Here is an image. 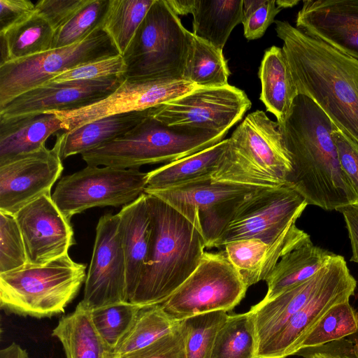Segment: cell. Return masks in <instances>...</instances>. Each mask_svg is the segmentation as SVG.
Masks as SVG:
<instances>
[{
  "instance_id": "obj_17",
  "label": "cell",
  "mask_w": 358,
  "mask_h": 358,
  "mask_svg": "<svg viewBox=\"0 0 358 358\" xmlns=\"http://www.w3.org/2000/svg\"><path fill=\"white\" fill-rule=\"evenodd\" d=\"M357 282L343 257H339L332 274L313 298L296 313L264 347L257 358H285L296 355L313 327L334 305L349 301Z\"/></svg>"
},
{
  "instance_id": "obj_38",
  "label": "cell",
  "mask_w": 358,
  "mask_h": 358,
  "mask_svg": "<svg viewBox=\"0 0 358 358\" xmlns=\"http://www.w3.org/2000/svg\"><path fill=\"white\" fill-rule=\"evenodd\" d=\"M228 317L227 311L217 310L182 320L186 330V358H210L215 336Z\"/></svg>"
},
{
  "instance_id": "obj_30",
  "label": "cell",
  "mask_w": 358,
  "mask_h": 358,
  "mask_svg": "<svg viewBox=\"0 0 358 358\" xmlns=\"http://www.w3.org/2000/svg\"><path fill=\"white\" fill-rule=\"evenodd\" d=\"M192 34L222 50L234 27L243 22V0H194Z\"/></svg>"
},
{
  "instance_id": "obj_24",
  "label": "cell",
  "mask_w": 358,
  "mask_h": 358,
  "mask_svg": "<svg viewBox=\"0 0 358 358\" xmlns=\"http://www.w3.org/2000/svg\"><path fill=\"white\" fill-rule=\"evenodd\" d=\"M336 254L314 245L310 236L285 252L265 281L268 291L262 299L268 301L314 275Z\"/></svg>"
},
{
  "instance_id": "obj_19",
  "label": "cell",
  "mask_w": 358,
  "mask_h": 358,
  "mask_svg": "<svg viewBox=\"0 0 358 358\" xmlns=\"http://www.w3.org/2000/svg\"><path fill=\"white\" fill-rule=\"evenodd\" d=\"M122 78L46 83L13 99L0 109V121L37 115L50 110L80 108L110 95Z\"/></svg>"
},
{
  "instance_id": "obj_18",
  "label": "cell",
  "mask_w": 358,
  "mask_h": 358,
  "mask_svg": "<svg viewBox=\"0 0 358 358\" xmlns=\"http://www.w3.org/2000/svg\"><path fill=\"white\" fill-rule=\"evenodd\" d=\"M14 217L29 264L43 265L58 259L76 243L70 219L60 211L50 193L28 203Z\"/></svg>"
},
{
  "instance_id": "obj_25",
  "label": "cell",
  "mask_w": 358,
  "mask_h": 358,
  "mask_svg": "<svg viewBox=\"0 0 358 358\" xmlns=\"http://www.w3.org/2000/svg\"><path fill=\"white\" fill-rule=\"evenodd\" d=\"M61 129L64 130L62 122L49 111L0 121V165L40 150L51 135Z\"/></svg>"
},
{
  "instance_id": "obj_47",
  "label": "cell",
  "mask_w": 358,
  "mask_h": 358,
  "mask_svg": "<svg viewBox=\"0 0 358 358\" xmlns=\"http://www.w3.org/2000/svg\"><path fill=\"white\" fill-rule=\"evenodd\" d=\"M352 343L341 339L317 348L300 350L296 355L306 352H309L308 355H304L307 358H356L352 352Z\"/></svg>"
},
{
  "instance_id": "obj_13",
  "label": "cell",
  "mask_w": 358,
  "mask_h": 358,
  "mask_svg": "<svg viewBox=\"0 0 358 358\" xmlns=\"http://www.w3.org/2000/svg\"><path fill=\"white\" fill-rule=\"evenodd\" d=\"M251 106L244 91L228 85L198 88L152 108L150 115L168 126H187L227 134Z\"/></svg>"
},
{
  "instance_id": "obj_44",
  "label": "cell",
  "mask_w": 358,
  "mask_h": 358,
  "mask_svg": "<svg viewBox=\"0 0 358 358\" xmlns=\"http://www.w3.org/2000/svg\"><path fill=\"white\" fill-rule=\"evenodd\" d=\"M90 0H41L35 9L54 31L65 25Z\"/></svg>"
},
{
  "instance_id": "obj_49",
  "label": "cell",
  "mask_w": 358,
  "mask_h": 358,
  "mask_svg": "<svg viewBox=\"0 0 358 358\" xmlns=\"http://www.w3.org/2000/svg\"><path fill=\"white\" fill-rule=\"evenodd\" d=\"M166 3L176 15L192 13L194 0H165Z\"/></svg>"
},
{
  "instance_id": "obj_36",
  "label": "cell",
  "mask_w": 358,
  "mask_h": 358,
  "mask_svg": "<svg viewBox=\"0 0 358 358\" xmlns=\"http://www.w3.org/2000/svg\"><path fill=\"white\" fill-rule=\"evenodd\" d=\"M358 331V313L349 301L333 306L306 336L300 350L313 349Z\"/></svg>"
},
{
  "instance_id": "obj_28",
  "label": "cell",
  "mask_w": 358,
  "mask_h": 358,
  "mask_svg": "<svg viewBox=\"0 0 358 358\" xmlns=\"http://www.w3.org/2000/svg\"><path fill=\"white\" fill-rule=\"evenodd\" d=\"M229 144L224 139L200 152L165 164L147 173V189H162L210 178L217 169Z\"/></svg>"
},
{
  "instance_id": "obj_14",
  "label": "cell",
  "mask_w": 358,
  "mask_h": 358,
  "mask_svg": "<svg viewBox=\"0 0 358 358\" xmlns=\"http://www.w3.org/2000/svg\"><path fill=\"white\" fill-rule=\"evenodd\" d=\"M127 269L118 214L101 216L80 303L90 310L127 302Z\"/></svg>"
},
{
  "instance_id": "obj_34",
  "label": "cell",
  "mask_w": 358,
  "mask_h": 358,
  "mask_svg": "<svg viewBox=\"0 0 358 358\" xmlns=\"http://www.w3.org/2000/svg\"><path fill=\"white\" fill-rule=\"evenodd\" d=\"M155 0H109L101 29L120 55L130 45Z\"/></svg>"
},
{
  "instance_id": "obj_1",
  "label": "cell",
  "mask_w": 358,
  "mask_h": 358,
  "mask_svg": "<svg viewBox=\"0 0 358 358\" xmlns=\"http://www.w3.org/2000/svg\"><path fill=\"white\" fill-rule=\"evenodd\" d=\"M278 123L292 163L288 187L308 205L326 210L356 204L355 192L340 167L331 136L334 124L319 106L299 94Z\"/></svg>"
},
{
  "instance_id": "obj_31",
  "label": "cell",
  "mask_w": 358,
  "mask_h": 358,
  "mask_svg": "<svg viewBox=\"0 0 358 358\" xmlns=\"http://www.w3.org/2000/svg\"><path fill=\"white\" fill-rule=\"evenodd\" d=\"M54 35L55 31L50 24L35 9L0 32V65L50 50Z\"/></svg>"
},
{
  "instance_id": "obj_26",
  "label": "cell",
  "mask_w": 358,
  "mask_h": 358,
  "mask_svg": "<svg viewBox=\"0 0 358 358\" xmlns=\"http://www.w3.org/2000/svg\"><path fill=\"white\" fill-rule=\"evenodd\" d=\"M151 109L103 117L73 131L60 134L61 159L63 160L71 155H81L124 136L149 116Z\"/></svg>"
},
{
  "instance_id": "obj_51",
  "label": "cell",
  "mask_w": 358,
  "mask_h": 358,
  "mask_svg": "<svg viewBox=\"0 0 358 358\" xmlns=\"http://www.w3.org/2000/svg\"><path fill=\"white\" fill-rule=\"evenodd\" d=\"M264 2V0L258 1H250V0H243V19L249 16L256 9H257Z\"/></svg>"
},
{
  "instance_id": "obj_15",
  "label": "cell",
  "mask_w": 358,
  "mask_h": 358,
  "mask_svg": "<svg viewBox=\"0 0 358 358\" xmlns=\"http://www.w3.org/2000/svg\"><path fill=\"white\" fill-rule=\"evenodd\" d=\"M198 88L201 87L184 80L123 79L114 92L97 102L80 108L49 112L61 120L65 131H71L103 117L149 110Z\"/></svg>"
},
{
  "instance_id": "obj_7",
  "label": "cell",
  "mask_w": 358,
  "mask_h": 358,
  "mask_svg": "<svg viewBox=\"0 0 358 358\" xmlns=\"http://www.w3.org/2000/svg\"><path fill=\"white\" fill-rule=\"evenodd\" d=\"M192 37L165 0H155L122 55L124 79L183 80Z\"/></svg>"
},
{
  "instance_id": "obj_20",
  "label": "cell",
  "mask_w": 358,
  "mask_h": 358,
  "mask_svg": "<svg viewBox=\"0 0 358 358\" xmlns=\"http://www.w3.org/2000/svg\"><path fill=\"white\" fill-rule=\"evenodd\" d=\"M296 27L358 61V0H306Z\"/></svg>"
},
{
  "instance_id": "obj_27",
  "label": "cell",
  "mask_w": 358,
  "mask_h": 358,
  "mask_svg": "<svg viewBox=\"0 0 358 358\" xmlns=\"http://www.w3.org/2000/svg\"><path fill=\"white\" fill-rule=\"evenodd\" d=\"M258 76L262 84L259 99L277 122H281L298 95L282 48L273 45L264 51Z\"/></svg>"
},
{
  "instance_id": "obj_10",
  "label": "cell",
  "mask_w": 358,
  "mask_h": 358,
  "mask_svg": "<svg viewBox=\"0 0 358 358\" xmlns=\"http://www.w3.org/2000/svg\"><path fill=\"white\" fill-rule=\"evenodd\" d=\"M247 289L224 250L205 252L194 271L161 304L173 320L182 321L209 312L231 310Z\"/></svg>"
},
{
  "instance_id": "obj_21",
  "label": "cell",
  "mask_w": 358,
  "mask_h": 358,
  "mask_svg": "<svg viewBox=\"0 0 358 358\" xmlns=\"http://www.w3.org/2000/svg\"><path fill=\"white\" fill-rule=\"evenodd\" d=\"M339 257L336 255L307 280L290 287L272 299L262 300L250 308L255 317L258 350L277 334L324 285L334 271Z\"/></svg>"
},
{
  "instance_id": "obj_8",
  "label": "cell",
  "mask_w": 358,
  "mask_h": 358,
  "mask_svg": "<svg viewBox=\"0 0 358 358\" xmlns=\"http://www.w3.org/2000/svg\"><path fill=\"white\" fill-rule=\"evenodd\" d=\"M260 187L213 181L210 178L145 194L166 202L201 236L206 248H212L245 201Z\"/></svg>"
},
{
  "instance_id": "obj_33",
  "label": "cell",
  "mask_w": 358,
  "mask_h": 358,
  "mask_svg": "<svg viewBox=\"0 0 358 358\" xmlns=\"http://www.w3.org/2000/svg\"><path fill=\"white\" fill-rule=\"evenodd\" d=\"M229 75L222 50L192 34L183 80L201 88L222 87L229 85Z\"/></svg>"
},
{
  "instance_id": "obj_41",
  "label": "cell",
  "mask_w": 358,
  "mask_h": 358,
  "mask_svg": "<svg viewBox=\"0 0 358 358\" xmlns=\"http://www.w3.org/2000/svg\"><path fill=\"white\" fill-rule=\"evenodd\" d=\"M126 70L124 58L119 55L83 64L55 76L48 82L61 83L109 78L124 79Z\"/></svg>"
},
{
  "instance_id": "obj_22",
  "label": "cell",
  "mask_w": 358,
  "mask_h": 358,
  "mask_svg": "<svg viewBox=\"0 0 358 358\" xmlns=\"http://www.w3.org/2000/svg\"><path fill=\"white\" fill-rule=\"evenodd\" d=\"M119 229L127 269L128 301L138 284L147 263L152 233V223L146 194L124 206L117 213Z\"/></svg>"
},
{
  "instance_id": "obj_12",
  "label": "cell",
  "mask_w": 358,
  "mask_h": 358,
  "mask_svg": "<svg viewBox=\"0 0 358 358\" xmlns=\"http://www.w3.org/2000/svg\"><path fill=\"white\" fill-rule=\"evenodd\" d=\"M307 206L292 187L260 188L245 201L213 248L245 238L274 245L300 229L296 222Z\"/></svg>"
},
{
  "instance_id": "obj_45",
  "label": "cell",
  "mask_w": 358,
  "mask_h": 358,
  "mask_svg": "<svg viewBox=\"0 0 358 358\" xmlns=\"http://www.w3.org/2000/svg\"><path fill=\"white\" fill-rule=\"evenodd\" d=\"M275 0H264L262 4L247 17L243 19L244 36L248 41L261 38L268 27L275 22L281 11Z\"/></svg>"
},
{
  "instance_id": "obj_46",
  "label": "cell",
  "mask_w": 358,
  "mask_h": 358,
  "mask_svg": "<svg viewBox=\"0 0 358 358\" xmlns=\"http://www.w3.org/2000/svg\"><path fill=\"white\" fill-rule=\"evenodd\" d=\"M35 6L28 0H0V32L33 13Z\"/></svg>"
},
{
  "instance_id": "obj_32",
  "label": "cell",
  "mask_w": 358,
  "mask_h": 358,
  "mask_svg": "<svg viewBox=\"0 0 358 358\" xmlns=\"http://www.w3.org/2000/svg\"><path fill=\"white\" fill-rule=\"evenodd\" d=\"M258 338L254 312L229 315L215 336L210 358H257Z\"/></svg>"
},
{
  "instance_id": "obj_40",
  "label": "cell",
  "mask_w": 358,
  "mask_h": 358,
  "mask_svg": "<svg viewBox=\"0 0 358 358\" xmlns=\"http://www.w3.org/2000/svg\"><path fill=\"white\" fill-rule=\"evenodd\" d=\"M27 264L24 241L14 215L0 212V273Z\"/></svg>"
},
{
  "instance_id": "obj_4",
  "label": "cell",
  "mask_w": 358,
  "mask_h": 358,
  "mask_svg": "<svg viewBox=\"0 0 358 358\" xmlns=\"http://www.w3.org/2000/svg\"><path fill=\"white\" fill-rule=\"evenodd\" d=\"M229 139L212 180L260 188L288 187L292 163L277 121L257 110Z\"/></svg>"
},
{
  "instance_id": "obj_39",
  "label": "cell",
  "mask_w": 358,
  "mask_h": 358,
  "mask_svg": "<svg viewBox=\"0 0 358 358\" xmlns=\"http://www.w3.org/2000/svg\"><path fill=\"white\" fill-rule=\"evenodd\" d=\"M109 0H90L65 25L55 31L51 49L80 42L101 27Z\"/></svg>"
},
{
  "instance_id": "obj_29",
  "label": "cell",
  "mask_w": 358,
  "mask_h": 358,
  "mask_svg": "<svg viewBox=\"0 0 358 358\" xmlns=\"http://www.w3.org/2000/svg\"><path fill=\"white\" fill-rule=\"evenodd\" d=\"M52 334L61 342L66 358H112L113 352L93 324L91 310L80 303L59 320Z\"/></svg>"
},
{
  "instance_id": "obj_11",
  "label": "cell",
  "mask_w": 358,
  "mask_h": 358,
  "mask_svg": "<svg viewBox=\"0 0 358 358\" xmlns=\"http://www.w3.org/2000/svg\"><path fill=\"white\" fill-rule=\"evenodd\" d=\"M147 173L138 169L87 165L63 177L52 199L65 217L93 207L126 206L144 194Z\"/></svg>"
},
{
  "instance_id": "obj_50",
  "label": "cell",
  "mask_w": 358,
  "mask_h": 358,
  "mask_svg": "<svg viewBox=\"0 0 358 358\" xmlns=\"http://www.w3.org/2000/svg\"><path fill=\"white\" fill-rule=\"evenodd\" d=\"M0 358H29L28 352L15 343L0 350Z\"/></svg>"
},
{
  "instance_id": "obj_16",
  "label": "cell",
  "mask_w": 358,
  "mask_h": 358,
  "mask_svg": "<svg viewBox=\"0 0 358 358\" xmlns=\"http://www.w3.org/2000/svg\"><path fill=\"white\" fill-rule=\"evenodd\" d=\"M61 134L51 149L45 146L0 165V212L14 215L40 196L51 193L64 166Z\"/></svg>"
},
{
  "instance_id": "obj_5",
  "label": "cell",
  "mask_w": 358,
  "mask_h": 358,
  "mask_svg": "<svg viewBox=\"0 0 358 358\" xmlns=\"http://www.w3.org/2000/svg\"><path fill=\"white\" fill-rule=\"evenodd\" d=\"M220 133L187 126H168L150 115L124 136L81 154L87 165L138 169L170 163L224 140Z\"/></svg>"
},
{
  "instance_id": "obj_37",
  "label": "cell",
  "mask_w": 358,
  "mask_h": 358,
  "mask_svg": "<svg viewBox=\"0 0 358 358\" xmlns=\"http://www.w3.org/2000/svg\"><path fill=\"white\" fill-rule=\"evenodd\" d=\"M141 307L127 301L91 310L96 330L113 352L131 328Z\"/></svg>"
},
{
  "instance_id": "obj_2",
  "label": "cell",
  "mask_w": 358,
  "mask_h": 358,
  "mask_svg": "<svg viewBox=\"0 0 358 358\" xmlns=\"http://www.w3.org/2000/svg\"><path fill=\"white\" fill-rule=\"evenodd\" d=\"M274 22L298 94L313 100L358 145V61L287 21Z\"/></svg>"
},
{
  "instance_id": "obj_52",
  "label": "cell",
  "mask_w": 358,
  "mask_h": 358,
  "mask_svg": "<svg viewBox=\"0 0 358 358\" xmlns=\"http://www.w3.org/2000/svg\"><path fill=\"white\" fill-rule=\"evenodd\" d=\"M276 5L281 9L291 8L299 3L298 0H278L275 1Z\"/></svg>"
},
{
  "instance_id": "obj_3",
  "label": "cell",
  "mask_w": 358,
  "mask_h": 358,
  "mask_svg": "<svg viewBox=\"0 0 358 358\" xmlns=\"http://www.w3.org/2000/svg\"><path fill=\"white\" fill-rule=\"evenodd\" d=\"M146 194L152 233L147 263L129 302H164L194 271L206 248L194 225L159 198Z\"/></svg>"
},
{
  "instance_id": "obj_42",
  "label": "cell",
  "mask_w": 358,
  "mask_h": 358,
  "mask_svg": "<svg viewBox=\"0 0 358 358\" xmlns=\"http://www.w3.org/2000/svg\"><path fill=\"white\" fill-rule=\"evenodd\" d=\"M186 330L179 321L167 334L138 350L112 358H186Z\"/></svg>"
},
{
  "instance_id": "obj_43",
  "label": "cell",
  "mask_w": 358,
  "mask_h": 358,
  "mask_svg": "<svg viewBox=\"0 0 358 358\" xmlns=\"http://www.w3.org/2000/svg\"><path fill=\"white\" fill-rule=\"evenodd\" d=\"M331 136L336 147L341 171L352 187L358 204V145L334 124Z\"/></svg>"
},
{
  "instance_id": "obj_48",
  "label": "cell",
  "mask_w": 358,
  "mask_h": 358,
  "mask_svg": "<svg viewBox=\"0 0 358 358\" xmlns=\"http://www.w3.org/2000/svg\"><path fill=\"white\" fill-rule=\"evenodd\" d=\"M336 210L344 217L352 247L350 261L358 263V204H348Z\"/></svg>"
},
{
  "instance_id": "obj_6",
  "label": "cell",
  "mask_w": 358,
  "mask_h": 358,
  "mask_svg": "<svg viewBox=\"0 0 358 358\" xmlns=\"http://www.w3.org/2000/svg\"><path fill=\"white\" fill-rule=\"evenodd\" d=\"M86 264L69 254L43 265L0 273V308L10 313L36 318L64 312L86 278Z\"/></svg>"
},
{
  "instance_id": "obj_9",
  "label": "cell",
  "mask_w": 358,
  "mask_h": 358,
  "mask_svg": "<svg viewBox=\"0 0 358 358\" xmlns=\"http://www.w3.org/2000/svg\"><path fill=\"white\" fill-rule=\"evenodd\" d=\"M119 55L109 36L100 27L80 42L0 65V109L64 71Z\"/></svg>"
},
{
  "instance_id": "obj_53",
  "label": "cell",
  "mask_w": 358,
  "mask_h": 358,
  "mask_svg": "<svg viewBox=\"0 0 358 358\" xmlns=\"http://www.w3.org/2000/svg\"><path fill=\"white\" fill-rule=\"evenodd\" d=\"M352 352L356 358H358V338L355 343H352Z\"/></svg>"
},
{
  "instance_id": "obj_23",
  "label": "cell",
  "mask_w": 358,
  "mask_h": 358,
  "mask_svg": "<svg viewBox=\"0 0 358 358\" xmlns=\"http://www.w3.org/2000/svg\"><path fill=\"white\" fill-rule=\"evenodd\" d=\"M309 236L303 230L268 245L258 238L231 241L223 247L225 254L248 288L265 280L280 257Z\"/></svg>"
},
{
  "instance_id": "obj_35",
  "label": "cell",
  "mask_w": 358,
  "mask_h": 358,
  "mask_svg": "<svg viewBox=\"0 0 358 358\" xmlns=\"http://www.w3.org/2000/svg\"><path fill=\"white\" fill-rule=\"evenodd\" d=\"M179 321L173 320L162 304L142 306L133 324L113 352V357L142 349L169 333Z\"/></svg>"
}]
</instances>
